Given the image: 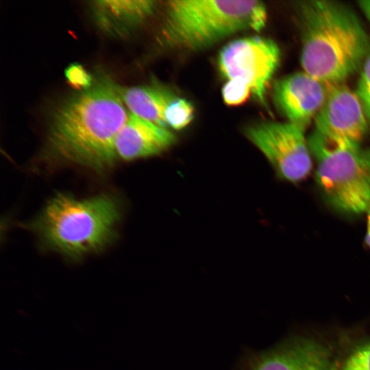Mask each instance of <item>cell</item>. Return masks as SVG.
Segmentation results:
<instances>
[{
	"label": "cell",
	"mask_w": 370,
	"mask_h": 370,
	"mask_svg": "<svg viewBox=\"0 0 370 370\" xmlns=\"http://www.w3.org/2000/svg\"><path fill=\"white\" fill-rule=\"evenodd\" d=\"M121 88L101 75L65 101L53 115L45 147L47 158L98 172L111 166L116 160V137L129 116Z\"/></svg>",
	"instance_id": "obj_1"
},
{
	"label": "cell",
	"mask_w": 370,
	"mask_h": 370,
	"mask_svg": "<svg viewBox=\"0 0 370 370\" xmlns=\"http://www.w3.org/2000/svg\"><path fill=\"white\" fill-rule=\"evenodd\" d=\"M303 71L332 87L362 68L370 41L359 18L349 8L325 0L298 5Z\"/></svg>",
	"instance_id": "obj_2"
},
{
	"label": "cell",
	"mask_w": 370,
	"mask_h": 370,
	"mask_svg": "<svg viewBox=\"0 0 370 370\" xmlns=\"http://www.w3.org/2000/svg\"><path fill=\"white\" fill-rule=\"evenodd\" d=\"M120 214L119 204L110 195L78 199L58 193L29 227L45 247L77 259L109 244Z\"/></svg>",
	"instance_id": "obj_3"
},
{
	"label": "cell",
	"mask_w": 370,
	"mask_h": 370,
	"mask_svg": "<svg viewBox=\"0 0 370 370\" xmlns=\"http://www.w3.org/2000/svg\"><path fill=\"white\" fill-rule=\"evenodd\" d=\"M267 19L266 7L260 1H169L161 40L173 49L198 51L240 31H260Z\"/></svg>",
	"instance_id": "obj_4"
},
{
	"label": "cell",
	"mask_w": 370,
	"mask_h": 370,
	"mask_svg": "<svg viewBox=\"0 0 370 370\" xmlns=\"http://www.w3.org/2000/svg\"><path fill=\"white\" fill-rule=\"evenodd\" d=\"M308 140L325 202L345 215L366 212L370 204V147L334 145L312 134Z\"/></svg>",
	"instance_id": "obj_5"
},
{
	"label": "cell",
	"mask_w": 370,
	"mask_h": 370,
	"mask_svg": "<svg viewBox=\"0 0 370 370\" xmlns=\"http://www.w3.org/2000/svg\"><path fill=\"white\" fill-rule=\"evenodd\" d=\"M305 130L290 123L261 121L244 129V134L266 157L281 179L299 182L310 174L312 156Z\"/></svg>",
	"instance_id": "obj_6"
},
{
	"label": "cell",
	"mask_w": 370,
	"mask_h": 370,
	"mask_svg": "<svg viewBox=\"0 0 370 370\" xmlns=\"http://www.w3.org/2000/svg\"><path fill=\"white\" fill-rule=\"evenodd\" d=\"M280 50L273 40L260 36L236 39L225 45L217 62L227 80L241 79L249 86L256 99L264 106L271 79L279 65Z\"/></svg>",
	"instance_id": "obj_7"
},
{
	"label": "cell",
	"mask_w": 370,
	"mask_h": 370,
	"mask_svg": "<svg viewBox=\"0 0 370 370\" xmlns=\"http://www.w3.org/2000/svg\"><path fill=\"white\" fill-rule=\"evenodd\" d=\"M314 122L312 134L337 145H361L370 128L355 90L345 83L330 88Z\"/></svg>",
	"instance_id": "obj_8"
},
{
	"label": "cell",
	"mask_w": 370,
	"mask_h": 370,
	"mask_svg": "<svg viewBox=\"0 0 370 370\" xmlns=\"http://www.w3.org/2000/svg\"><path fill=\"white\" fill-rule=\"evenodd\" d=\"M330 88L302 71L275 82L274 102L287 121L306 130L323 106Z\"/></svg>",
	"instance_id": "obj_9"
},
{
	"label": "cell",
	"mask_w": 370,
	"mask_h": 370,
	"mask_svg": "<svg viewBox=\"0 0 370 370\" xmlns=\"http://www.w3.org/2000/svg\"><path fill=\"white\" fill-rule=\"evenodd\" d=\"M243 370H336L329 349L312 339L291 341L252 356Z\"/></svg>",
	"instance_id": "obj_10"
},
{
	"label": "cell",
	"mask_w": 370,
	"mask_h": 370,
	"mask_svg": "<svg viewBox=\"0 0 370 370\" xmlns=\"http://www.w3.org/2000/svg\"><path fill=\"white\" fill-rule=\"evenodd\" d=\"M175 142L176 136L167 127L131 113L114 141L116 159L133 160L158 155Z\"/></svg>",
	"instance_id": "obj_11"
},
{
	"label": "cell",
	"mask_w": 370,
	"mask_h": 370,
	"mask_svg": "<svg viewBox=\"0 0 370 370\" xmlns=\"http://www.w3.org/2000/svg\"><path fill=\"white\" fill-rule=\"evenodd\" d=\"M149 0H102L91 2L93 17L104 32L116 36H126L149 16L157 6Z\"/></svg>",
	"instance_id": "obj_12"
},
{
	"label": "cell",
	"mask_w": 370,
	"mask_h": 370,
	"mask_svg": "<svg viewBox=\"0 0 370 370\" xmlns=\"http://www.w3.org/2000/svg\"><path fill=\"white\" fill-rule=\"evenodd\" d=\"M125 105L132 114L158 125L166 127L164 112L177 96L170 89L159 84L121 88Z\"/></svg>",
	"instance_id": "obj_13"
},
{
	"label": "cell",
	"mask_w": 370,
	"mask_h": 370,
	"mask_svg": "<svg viewBox=\"0 0 370 370\" xmlns=\"http://www.w3.org/2000/svg\"><path fill=\"white\" fill-rule=\"evenodd\" d=\"M194 111L189 101L177 97L165 110L164 119L166 127L176 130L184 128L193 121Z\"/></svg>",
	"instance_id": "obj_14"
},
{
	"label": "cell",
	"mask_w": 370,
	"mask_h": 370,
	"mask_svg": "<svg viewBox=\"0 0 370 370\" xmlns=\"http://www.w3.org/2000/svg\"><path fill=\"white\" fill-rule=\"evenodd\" d=\"M251 92L247 82L241 79L227 80L222 88L224 102L229 106H237L244 103Z\"/></svg>",
	"instance_id": "obj_15"
},
{
	"label": "cell",
	"mask_w": 370,
	"mask_h": 370,
	"mask_svg": "<svg viewBox=\"0 0 370 370\" xmlns=\"http://www.w3.org/2000/svg\"><path fill=\"white\" fill-rule=\"evenodd\" d=\"M355 92L362 104L370 127V53L362 66Z\"/></svg>",
	"instance_id": "obj_16"
},
{
	"label": "cell",
	"mask_w": 370,
	"mask_h": 370,
	"mask_svg": "<svg viewBox=\"0 0 370 370\" xmlns=\"http://www.w3.org/2000/svg\"><path fill=\"white\" fill-rule=\"evenodd\" d=\"M343 370H370V343L356 349L347 359Z\"/></svg>",
	"instance_id": "obj_17"
},
{
	"label": "cell",
	"mask_w": 370,
	"mask_h": 370,
	"mask_svg": "<svg viewBox=\"0 0 370 370\" xmlns=\"http://www.w3.org/2000/svg\"><path fill=\"white\" fill-rule=\"evenodd\" d=\"M67 76L71 82L82 85L84 88L92 83L90 76L79 66L71 67L67 72Z\"/></svg>",
	"instance_id": "obj_18"
},
{
	"label": "cell",
	"mask_w": 370,
	"mask_h": 370,
	"mask_svg": "<svg viewBox=\"0 0 370 370\" xmlns=\"http://www.w3.org/2000/svg\"><path fill=\"white\" fill-rule=\"evenodd\" d=\"M358 6L370 23V0L358 1Z\"/></svg>",
	"instance_id": "obj_19"
},
{
	"label": "cell",
	"mask_w": 370,
	"mask_h": 370,
	"mask_svg": "<svg viewBox=\"0 0 370 370\" xmlns=\"http://www.w3.org/2000/svg\"><path fill=\"white\" fill-rule=\"evenodd\" d=\"M367 233L365 238V242L370 249V204L367 210Z\"/></svg>",
	"instance_id": "obj_20"
}]
</instances>
